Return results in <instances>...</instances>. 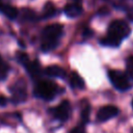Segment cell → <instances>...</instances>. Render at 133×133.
I'll use <instances>...</instances> for the list:
<instances>
[{"label":"cell","instance_id":"cell-15","mask_svg":"<svg viewBox=\"0 0 133 133\" xmlns=\"http://www.w3.org/2000/svg\"><path fill=\"white\" fill-rule=\"evenodd\" d=\"M7 72H8V66L0 56V80H4L6 78Z\"/></svg>","mask_w":133,"mask_h":133},{"label":"cell","instance_id":"cell-9","mask_svg":"<svg viewBox=\"0 0 133 133\" xmlns=\"http://www.w3.org/2000/svg\"><path fill=\"white\" fill-rule=\"evenodd\" d=\"M22 64L25 66L26 71L29 73V75L32 78H36V77H38L41 75V66H39L38 61H36V60L31 61L29 59V57H28Z\"/></svg>","mask_w":133,"mask_h":133},{"label":"cell","instance_id":"cell-11","mask_svg":"<svg viewBox=\"0 0 133 133\" xmlns=\"http://www.w3.org/2000/svg\"><path fill=\"white\" fill-rule=\"evenodd\" d=\"M45 73L48 76L55 77V78H65V76H66L65 71L58 65H50V66L46 68Z\"/></svg>","mask_w":133,"mask_h":133},{"label":"cell","instance_id":"cell-19","mask_svg":"<svg viewBox=\"0 0 133 133\" xmlns=\"http://www.w3.org/2000/svg\"><path fill=\"white\" fill-rule=\"evenodd\" d=\"M132 133H133V131H132Z\"/></svg>","mask_w":133,"mask_h":133},{"label":"cell","instance_id":"cell-1","mask_svg":"<svg viewBox=\"0 0 133 133\" xmlns=\"http://www.w3.org/2000/svg\"><path fill=\"white\" fill-rule=\"evenodd\" d=\"M131 29L127 22L124 20H114L110 23L107 34L103 37L100 43L108 47H118L121 43L130 34Z\"/></svg>","mask_w":133,"mask_h":133},{"label":"cell","instance_id":"cell-3","mask_svg":"<svg viewBox=\"0 0 133 133\" xmlns=\"http://www.w3.org/2000/svg\"><path fill=\"white\" fill-rule=\"evenodd\" d=\"M58 86L50 80H39L34 87V95L46 101L53 100L58 94Z\"/></svg>","mask_w":133,"mask_h":133},{"label":"cell","instance_id":"cell-2","mask_svg":"<svg viewBox=\"0 0 133 133\" xmlns=\"http://www.w3.org/2000/svg\"><path fill=\"white\" fill-rule=\"evenodd\" d=\"M63 34V26L61 24H50L46 26L42 32L41 48L44 52L54 50Z\"/></svg>","mask_w":133,"mask_h":133},{"label":"cell","instance_id":"cell-7","mask_svg":"<svg viewBox=\"0 0 133 133\" xmlns=\"http://www.w3.org/2000/svg\"><path fill=\"white\" fill-rule=\"evenodd\" d=\"M11 96H12V102L15 104H19V103H22L26 100L27 98V92H26V87H25V84L24 82H17L12 89H11Z\"/></svg>","mask_w":133,"mask_h":133},{"label":"cell","instance_id":"cell-18","mask_svg":"<svg viewBox=\"0 0 133 133\" xmlns=\"http://www.w3.org/2000/svg\"><path fill=\"white\" fill-rule=\"evenodd\" d=\"M132 107H133V100H132Z\"/></svg>","mask_w":133,"mask_h":133},{"label":"cell","instance_id":"cell-14","mask_svg":"<svg viewBox=\"0 0 133 133\" xmlns=\"http://www.w3.org/2000/svg\"><path fill=\"white\" fill-rule=\"evenodd\" d=\"M45 10H44V16L46 17V18H50V17H53L54 15H55V11H56V8H55V6L52 4V3H47L46 5H45Z\"/></svg>","mask_w":133,"mask_h":133},{"label":"cell","instance_id":"cell-4","mask_svg":"<svg viewBox=\"0 0 133 133\" xmlns=\"http://www.w3.org/2000/svg\"><path fill=\"white\" fill-rule=\"evenodd\" d=\"M108 77L111 84L119 91H126L131 87L127 76L117 70H110L108 71Z\"/></svg>","mask_w":133,"mask_h":133},{"label":"cell","instance_id":"cell-13","mask_svg":"<svg viewBox=\"0 0 133 133\" xmlns=\"http://www.w3.org/2000/svg\"><path fill=\"white\" fill-rule=\"evenodd\" d=\"M89 114H90V106L88 104H86L85 106H83L82 110H81V125L85 126L88 121H89Z\"/></svg>","mask_w":133,"mask_h":133},{"label":"cell","instance_id":"cell-17","mask_svg":"<svg viewBox=\"0 0 133 133\" xmlns=\"http://www.w3.org/2000/svg\"><path fill=\"white\" fill-rule=\"evenodd\" d=\"M7 104V99L4 97V96H2V95H0V106H5Z\"/></svg>","mask_w":133,"mask_h":133},{"label":"cell","instance_id":"cell-10","mask_svg":"<svg viewBox=\"0 0 133 133\" xmlns=\"http://www.w3.org/2000/svg\"><path fill=\"white\" fill-rule=\"evenodd\" d=\"M0 12L3 14L6 18H8L10 20H15L19 14L16 7H14L9 4H6V3L2 2L1 0H0Z\"/></svg>","mask_w":133,"mask_h":133},{"label":"cell","instance_id":"cell-6","mask_svg":"<svg viewBox=\"0 0 133 133\" xmlns=\"http://www.w3.org/2000/svg\"><path fill=\"white\" fill-rule=\"evenodd\" d=\"M119 110L116 106L113 105H106L101 107L97 112V118L100 122H106L118 114Z\"/></svg>","mask_w":133,"mask_h":133},{"label":"cell","instance_id":"cell-8","mask_svg":"<svg viewBox=\"0 0 133 133\" xmlns=\"http://www.w3.org/2000/svg\"><path fill=\"white\" fill-rule=\"evenodd\" d=\"M63 11L69 18H76V17L80 16L82 12L81 0H70L65 4Z\"/></svg>","mask_w":133,"mask_h":133},{"label":"cell","instance_id":"cell-5","mask_svg":"<svg viewBox=\"0 0 133 133\" xmlns=\"http://www.w3.org/2000/svg\"><path fill=\"white\" fill-rule=\"evenodd\" d=\"M71 111H72V107H71V104H70V102L68 100L62 101L59 105H57L55 108L52 109L54 117L57 118L60 122L68 121V118L70 117Z\"/></svg>","mask_w":133,"mask_h":133},{"label":"cell","instance_id":"cell-12","mask_svg":"<svg viewBox=\"0 0 133 133\" xmlns=\"http://www.w3.org/2000/svg\"><path fill=\"white\" fill-rule=\"evenodd\" d=\"M69 82H70V85L73 88H79V89H81V88L84 87V81H83V79L76 72H73L72 73V75L70 76Z\"/></svg>","mask_w":133,"mask_h":133},{"label":"cell","instance_id":"cell-16","mask_svg":"<svg viewBox=\"0 0 133 133\" xmlns=\"http://www.w3.org/2000/svg\"><path fill=\"white\" fill-rule=\"evenodd\" d=\"M127 72L129 76L133 79V55L130 56L127 60Z\"/></svg>","mask_w":133,"mask_h":133}]
</instances>
